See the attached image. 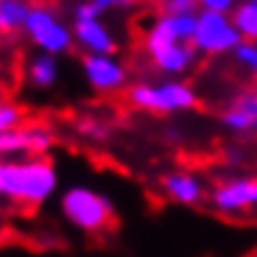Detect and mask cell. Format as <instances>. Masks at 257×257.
Returning <instances> with one entry per match:
<instances>
[{"instance_id": "1", "label": "cell", "mask_w": 257, "mask_h": 257, "mask_svg": "<svg viewBox=\"0 0 257 257\" xmlns=\"http://www.w3.org/2000/svg\"><path fill=\"white\" fill-rule=\"evenodd\" d=\"M56 185H59L56 168L48 157L0 162V199L37 207L51 199Z\"/></svg>"}, {"instance_id": "2", "label": "cell", "mask_w": 257, "mask_h": 257, "mask_svg": "<svg viewBox=\"0 0 257 257\" xmlns=\"http://www.w3.org/2000/svg\"><path fill=\"white\" fill-rule=\"evenodd\" d=\"M128 103L151 115H179L190 112L199 95L182 78H165V81H140L128 87Z\"/></svg>"}, {"instance_id": "3", "label": "cell", "mask_w": 257, "mask_h": 257, "mask_svg": "<svg viewBox=\"0 0 257 257\" xmlns=\"http://www.w3.org/2000/svg\"><path fill=\"white\" fill-rule=\"evenodd\" d=\"M59 207H62V215L73 226L90 232V235L109 229L115 224V204L92 187H70L62 196Z\"/></svg>"}, {"instance_id": "4", "label": "cell", "mask_w": 257, "mask_h": 257, "mask_svg": "<svg viewBox=\"0 0 257 257\" xmlns=\"http://www.w3.org/2000/svg\"><path fill=\"white\" fill-rule=\"evenodd\" d=\"M23 31L39 48V53H48V56H62L76 42L73 28L59 17V12L53 6H31Z\"/></svg>"}, {"instance_id": "5", "label": "cell", "mask_w": 257, "mask_h": 257, "mask_svg": "<svg viewBox=\"0 0 257 257\" xmlns=\"http://www.w3.org/2000/svg\"><path fill=\"white\" fill-rule=\"evenodd\" d=\"M240 34L235 28L229 14H210L199 12L196 14V34H193V51L204 56H224L235 53L240 48Z\"/></svg>"}, {"instance_id": "6", "label": "cell", "mask_w": 257, "mask_h": 257, "mask_svg": "<svg viewBox=\"0 0 257 257\" xmlns=\"http://www.w3.org/2000/svg\"><path fill=\"white\" fill-rule=\"evenodd\" d=\"M207 201L221 215H246L257 210V176L251 174H229L215 182Z\"/></svg>"}, {"instance_id": "7", "label": "cell", "mask_w": 257, "mask_h": 257, "mask_svg": "<svg viewBox=\"0 0 257 257\" xmlns=\"http://www.w3.org/2000/svg\"><path fill=\"white\" fill-rule=\"evenodd\" d=\"M143 45H146V53H148V59H151V64H154L160 73L171 76V78L185 76V73L193 67V62H196L193 45H185V42H176V39L165 37V34H162L160 28H154V26L146 28Z\"/></svg>"}, {"instance_id": "8", "label": "cell", "mask_w": 257, "mask_h": 257, "mask_svg": "<svg viewBox=\"0 0 257 257\" xmlns=\"http://www.w3.org/2000/svg\"><path fill=\"white\" fill-rule=\"evenodd\" d=\"M81 70L84 78L95 92H120L123 87L128 84V70L120 59L112 56H95V53H87L81 59Z\"/></svg>"}, {"instance_id": "9", "label": "cell", "mask_w": 257, "mask_h": 257, "mask_svg": "<svg viewBox=\"0 0 257 257\" xmlns=\"http://www.w3.org/2000/svg\"><path fill=\"white\" fill-rule=\"evenodd\" d=\"M53 146V128L39 120H26L20 128L0 137L3 154H28V157H45V151Z\"/></svg>"}, {"instance_id": "10", "label": "cell", "mask_w": 257, "mask_h": 257, "mask_svg": "<svg viewBox=\"0 0 257 257\" xmlns=\"http://www.w3.org/2000/svg\"><path fill=\"white\" fill-rule=\"evenodd\" d=\"M221 126L235 137H257V87L243 90L221 112Z\"/></svg>"}, {"instance_id": "11", "label": "cell", "mask_w": 257, "mask_h": 257, "mask_svg": "<svg viewBox=\"0 0 257 257\" xmlns=\"http://www.w3.org/2000/svg\"><path fill=\"white\" fill-rule=\"evenodd\" d=\"M160 190L171 201L185 207H199L207 199V185L201 182V176L190 174V171H168V174H162Z\"/></svg>"}, {"instance_id": "12", "label": "cell", "mask_w": 257, "mask_h": 257, "mask_svg": "<svg viewBox=\"0 0 257 257\" xmlns=\"http://www.w3.org/2000/svg\"><path fill=\"white\" fill-rule=\"evenodd\" d=\"M73 39H76L78 48H84L87 53H95V56H112L117 51L115 34L101 17L76 20L73 23Z\"/></svg>"}, {"instance_id": "13", "label": "cell", "mask_w": 257, "mask_h": 257, "mask_svg": "<svg viewBox=\"0 0 257 257\" xmlns=\"http://www.w3.org/2000/svg\"><path fill=\"white\" fill-rule=\"evenodd\" d=\"M151 26L160 28L165 37L190 45L193 34H196V14H160V17H154Z\"/></svg>"}, {"instance_id": "14", "label": "cell", "mask_w": 257, "mask_h": 257, "mask_svg": "<svg viewBox=\"0 0 257 257\" xmlns=\"http://www.w3.org/2000/svg\"><path fill=\"white\" fill-rule=\"evenodd\" d=\"M28 81H31L37 90H51L53 84L59 81V59L48 56V53L34 56L31 64H28Z\"/></svg>"}, {"instance_id": "15", "label": "cell", "mask_w": 257, "mask_h": 257, "mask_svg": "<svg viewBox=\"0 0 257 257\" xmlns=\"http://www.w3.org/2000/svg\"><path fill=\"white\" fill-rule=\"evenodd\" d=\"M31 3L28 0H3L0 3V31H20L26 26Z\"/></svg>"}, {"instance_id": "16", "label": "cell", "mask_w": 257, "mask_h": 257, "mask_svg": "<svg viewBox=\"0 0 257 257\" xmlns=\"http://www.w3.org/2000/svg\"><path fill=\"white\" fill-rule=\"evenodd\" d=\"M235 28H238L243 42H257V3H238L235 12L229 14Z\"/></svg>"}, {"instance_id": "17", "label": "cell", "mask_w": 257, "mask_h": 257, "mask_svg": "<svg viewBox=\"0 0 257 257\" xmlns=\"http://www.w3.org/2000/svg\"><path fill=\"white\" fill-rule=\"evenodd\" d=\"M26 123V112H23V106L14 101H9V98H0V137L9 135V132H14V128H20Z\"/></svg>"}, {"instance_id": "18", "label": "cell", "mask_w": 257, "mask_h": 257, "mask_svg": "<svg viewBox=\"0 0 257 257\" xmlns=\"http://www.w3.org/2000/svg\"><path fill=\"white\" fill-rule=\"evenodd\" d=\"M78 132H81L87 140H95V143L109 140V135H112L109 123L98 120V117H84V120H78Z\"/></svg>"}, {"instance_id": "19", "label": "cell", "mask_w": 257, "mask_h": 257, "mask_svg": "<svg viewBox=\"0 0 257 257\" xmlns=\"http://www.w3.org/2000/svg\"><path fill=\"white\" fill-rule=\"evenodd\" d=\"M235 59L243 70L257 76V42H240V48L235 51Z\"/></svg>"}, {"instance_id": "20", "label": "cell", "mask_w": 257, "mask_h": 257, "mask_svg": "<svg viewBox=\"0 0 257 257\" xmlns=\"http://www.w3.org/2000/svg\"><path fill=\"white\" fill-rule=\"evenodd\" d=\"M162 14H199V0H162Z\"/></svg>"}, {"instance_id": "21", "label": "cell", "mask_w": 257, "mask_h": 257, "mask_svg": "<svg viewBox=\"0 0 257 257\" xmlns=\"http://www.w3.org/2000/svg\"><path fill=\"white\" fill-rule=\"evenodd\" d=\"M238 6V0H199V12L210 14H232Z\"/></svg>"}, {"instance_id": "22", "label": "cell", "mask_w": 257, "mask_h": 257, "mask_svg": "<svg viewBox=\"0 0 257 257\" xmlns=\"http://www.w3.org/2000/svg\"><path fill=\"white\" fill-rule=\"evenodd\" d=\"M101 9L92 3V0H84V3H78L76 6V12H73V17L76 20H92V17H101Z\"/></svg>"}, {"instance_id": "23", "label": "cell", "mask_w": 257, "mask_h": 257, "mask_svg": "<svg viewBox=\"0 0 257 257\" xmlns=\"http://www.w3.org/2000/svg\"><path fill=\"white\" fill-rule=\"evenodd\" d=\"M224 160L229 162V165H243L246 151H243V148H238V146H232V148H226V151H224Z\"/></svg>"}, {"instance_id": "24", "label": "cell", "mask_w": 257, "mask_h": 257, "mask_svg": "<svg viewBox=\"0 0 257 257\" xmlns=\"http://www.w3.org/2000/svg\"><path fill=\"white\" fill-rule=\"evenodd\" d=\"M101 12H106V9H126V6H132L135 0H92Z\"/></svg>"}, {"instance_id": "25", "label": "cell", "mask_w": 257, "mask_h": 257, "mask_svg": "<svg viewBox=\"0 0 257 257\" xmlns=\"http://www.w3.org/2000/svg\"><path fill=\"white\" fill-rule=\"evenodd\" d=\"M246 3H257V0H246Z\"/></svg>"}, {"instance_id": "26", "label": "cell", "mask_w": 257, "mask_h": 257, "mask_svg": "<svg viewBox=\"0 0 257 257\" xmlns=\"http://www.w3.org/2000/svg\"><path fill=\"white\" fill-rule=\"evenodd\" d=\"M151 3H162V0H151Z\"/></svg>"}, {"instance_id": "27", "label": "cell", "mask_w": 257, "mask_h": 257, "mask_svg": "<svg viewBox=\"0 0 257 257\" xmlns=\"http://www.w3.org/2000/svg\"><path fill=\"white\" fill-rule=\"evenodd\" d=\"M0 157H3V151H0Z\"/></svg>"}, {"instance_id": "28", "label": "cell", "mask_w": 257, "mask_h": 257, "mask_svg": "<svg viewBox=\"0 0 257 257\" xmlns=\"http://www.w3.org/2000/svg\"><path fill=\"white\" fill-rule=\"evenodd\" d=\"M0 3H3V0H0Z\"/></svg>"}]
</instances>
